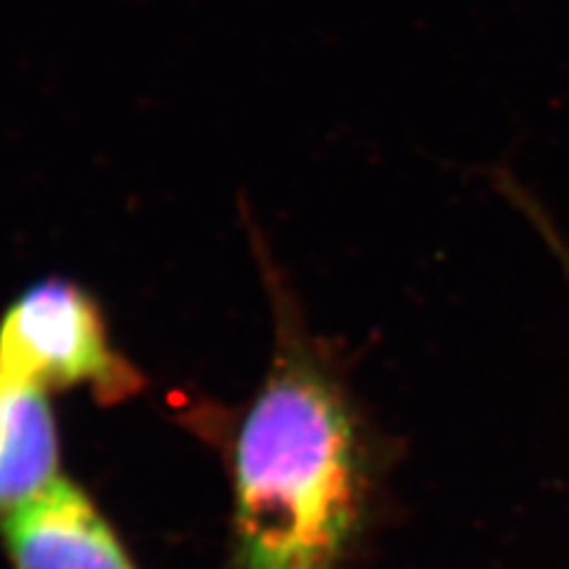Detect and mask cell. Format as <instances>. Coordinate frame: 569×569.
<instances>
[{
    "instance_id": "1",
    "label": "cell",
    "mask_w": 569,
    "mask_h": 569,
    "mask_svg": "<svg viewBox=\"0 0 569 569\" xmlns=\"http://www.w3.org/2000/svg\"><path fill=\"white\" fill-rule=\"evenodd\" d=\"M368 441L345 387L284 340L233 449V569H337L359 525Z\"/></svg>"
},
{
    "instance_id": "2",
    "label": "cell",
    "mask_w": 569,
    "mask_h": 569,
    "mask_svg": "<svg viewBox=\"0 0 569 569\" xmlns=\"http://www.w3.org/2000/svg\"><path fill=\"white\" fill-rule=\"evenodd\" d=\"M0 363L17 382L41 391L86 387L110 403L142 387L136 368L110 345L93 299L62 280L33 284L6 311Z\"/></svg>"
},
{
    "instance_id": "3",
    "label": "cell",
    "mask_w": 569,
    "mask_h": 569,
    "mask_svg": "<svg viewBox=\"0 0 569 569\" xmlns=\"http://www.w3.org/2000/svg\"><path fill=\"white\" fill-rule=\"evenodd\" d=\"M14 569H138L98 506L69 479L0 515Z\"/></svg>"
},
{
    "instance_id": "4",
    "label": "cell",
    "mask_w": 569,
    "mask_h": 569,
    "mask_svg": "<svg viewBox=\"0 0 569 569\" xmlns=\"http://www.w3.org/2000/svg\"><path fill=\"white\" fill-rule=\"evenodd\" d=\"M58 427L46 391L17 382L0 363V515L58 479Z\"/></svg>"
}]
</instances>
